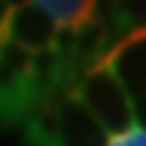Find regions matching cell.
<instances>
[{"label": "cell", "instance_id": "6da1fadb", "mask_svg": "<svg viewBox=\"0 0 146 146\" xmlns=\"http://www.w3.org/2000/svg\"><path fill=\"white\" fill-rule=\"evenodd\" d=\"M73 89H76L78 100L89 108V114L103 125L108 138L138 127L130 92L125 89L122 78L111 70V65H106L103 60H98L95 65L78 73L73 81Z\"/></svg>", "mask_w": 146, "mask_h": 146}, {"label": "cell", "instance_id": "7a4b0ae2", "mask_svg": "<svg viewBox=\"0 0 146 146\" xmlns=\"http://www.w3.org/2000/svg\"><path fill=\"white\" fill-rule=\"evenodd\" d=\"M100 60L111 65V70L122 78L125 89L130 92L133 106H135V116L146 127V25L133 27Z\"/></svg>", "mask_w": 146, "mask_h": 146}, {"label": "cell", "instance_id": "3957f363", "mask_svg": "<svg viewBox=\"0 0 146 146\" xmlns=\"http://www.w3.org/2000/svg\"><path fill=\"white\" fill-rule=\"evenodd\" d=\"M49 95L54 98V108H57V141H54V146H106L108 143V133L78 100L73 84H62Z\"/></svg>", "mask_w": 146, "mask_h": 146}, {"label": "cell", "instance_id": "277c9868", "mask_svg": "<svg viewBox=\"0 0 146 146\" xmlns=\"http://www.w3.org/2000/svg\"><path fill=\"white\" fill-rule=\"evenodd\" d=\"M0 30H3V43L14 41L22 49H27L30 54L52 49L54 46V35H57L54 19L38 3H25V5L11 8Z\"/></svg>", "mask_w": 146, "mask_h": 146}, {"label": "cell", "instance_id": "5b68a950", "mask_svg": "<svg viewBox=\"0 0 146 146\" xmlns=\"http://www.w3.org/2000/svg\"><path fill=\"white\" fill-rule=\"evenodd\" d=\"M33 3L41 5L57 27H70V30H78L87 22L103 16L100 0H33Z\"/></svg>", "mask_w": 146, "mask_h": 146}, {"label": "cell", "instance_id": "8992f818", "mask_svg": "<svg viewBox=\"0 0 146 146\" xmlns=\"http://www.w3.org/2000/svg\"><path fill=\"white\" fill-rule=\"evenodd\" d=\"M106 146H146V127L138 125L133 130L122 133V135H114V138H108Z\"/></svg>", "mask_w": 146, "mask_h": 146}]
</instances>
